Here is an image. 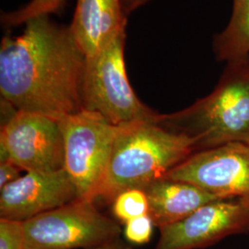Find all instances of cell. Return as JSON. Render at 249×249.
Returning a JSON list of instances; mask_svg holds the SVG:
<instances>
[{"instance_id": "cell-15", "label": "cell", "mask_w": 249, "mask_h": 249, "mask_svg": "<svg viewBox=\"0 0 249 249\" xmlns=\"http://www.w3.org/2000/svg\"><path fill=\"white\" fill-rule=\"evenodd\" d=\"M65 0H32L26 6L1 15V22L7 27L25 24L27 20L40 15H50L62 8Z\"/></svg>"}, {"instance_id": "cell-2", "label": "cell", "mask_w": 249, "mask_h": 249, "mask_svg": "<svg viewBox=\"0 0 249 249\" xmlns=\"http://www.w3.org/2000/svg\"><path fill=\"white\" fill-rule=\"evenodd\" d=\"M159 116L120 126L96 199L113 202L127 189H143L196 152L193 138L162 125Z\"/></svg>"}, {"instance_id": "cell-16", "label": "cell", "mask_w": 249, "mask_h": 249, "mask_svg": "<svg viewBox=\"0 0 249 249\" xmlns=\"http://www.w3.org/2000/svg\"><path fill=\"white\" fill-rule=\"evenodd\" d=\"M24 223L0 218V249H24Z\"/></svg>"}, {"instance_id": "cell-6", "label": "cell", "mask_w": 249, "mask_h": 249, "mask_svg": "<svg viewBox=\"0 0 249 249\" xmlns=\"http://www.w3.org/2000/svg\"><path fill=\"white\" fill-rule=\"evenodd\" d=\"M24 223V249H91L121 235L118 223L94 201L77 199Z\"/></svg>"}, {"instance_id": "cell-19", "label": "cell", "mask_w": 249, "mask_h": 249, "mask_svg": "<svg viewBox=\"0 0 249 249\" xmlns=\"http://www.w3.org/2000/svg\"><path fill=\"white\" fill-rule=\"evenodd\" d=\"M150 0H122V6L124 10V15L127 17L134 10L139 9L143 5H145Z\"/></svg>"}, {"instance_id": "cell-3", "label": "cell", "mask_w": 249, "mask_h": 249, "mask_svg": "<svg viewBox=\"0 0 249 249\" xmlns=\"http://www.w3.org/2000/svg\"><path fill=\"white\" fill-rule=\"evenodd\" d=\"M159 123L196 141V151L230 142L249 144V60L227 63L219 83L204 98Z\"/></svg>"}, {"instance_id": "cell-11", "label": "cell", "mask_w": 249, "mask_h": 249, "mask_svg": "<svg viewBox=\"0 0 249 249\" xmlns=\"http://www.w3.org/2000/svg\"><path fill=\"white\" fill-rule=\"evenodd\" d=\"M126 26L122 0H77L70 25L86 57L100 53Z\"/></svg>"}, {"instance_id": "cell-5", "label": "cell", "mask_w": 249, "mask_h": 249, "mask_svg": "<svg viewBox=\"0 0 249 249\" xmlns=\"http://www.w3.org/2000/svg\"><path fill=\"white\" fill-rule=\"evenodd\" d=\"M65 142V170L80 199L95 202L120 126L82 110L59 119Z\"/></svg>"}, {"instance_id": "cell-17", "label": "cell", "mask_w": 249, "mask_h": 249, "mask_svg": "<svg viewBox=\"0 0 249 249\" xmlns=\"http://www.w3.org/2000/svg\"><path fill=\"white\" fill-rule=\"evenodd\" d=\"M124 224V235L125 239L136 245L148 243L151 239L153 226H155L149 214L135 218Z\"/></svg>"}, {"instance_id": "cell-10", "label": "cell", "mask_w": 249, "mask_h": 249, "mask_svg": "<svg viewBox=\"0 0 249 249\" xmlns=\"http://www.w3.org/2000/svg\"><path fill=\"white\" fill-rule=\"evenodd\" d=\"M79 198L66 170L29 172L1 189L0 218L25 222Z\"/></svg>"}, {"instance_id": "cell-9", "label": "cell", "mask_w": 249, "mask_h": 249, "mask_svg": "<svg viewBox=\"0 0 249 249\" xmlns=\"http://www.w3.org/2000/svg\"><path fill=\"white\" fill-rule=\"evenodd\" d=\"M154 249H199L249 231V207L236 199L205 205L185 219L164 225Z\"/></svg>"}, {"instance_id": "cell-13", "label": "cell", "mask_w": 249, "mask_h": 249, "mask_svg": "<svg viewBox=\"0 0 249 249\" xmlns=\"http://www.w3.org/2000/svg\"><path fill=\"white\" fill-rule=\"evenodd\" d=\"M213 51L219 61L249 60V0H232L231 18L214 37Z\"/></svg>"}, {"instance_id": "cell-4", "label": "cell", "mask_w": 249, "mask_h": 249, "mask_svg": "<svg viewBox=\"0 0 249 249\" xmlns=\"http://www.w3.org/2000/svg\"><path fill=\"white\" fill-rule=\"evenodd\" d=\"M125 29L100 52L86 57L82 79L83 110L123 126L155 120L160 114L144 105L134 92L124 64Z\"/></svg>"}, {"instance_id": "cell-12", "label": "cell", "mask_w": 249, "mask_h": 249, "mask_svg": "<svg viewBox=\"0 0 249 249\" xmlns=\"http://www.w3.org/2000/svg\"><path fill=\"white\" fill-rule=\"evenodd\" d=\"M149 215L155 226L177 223L195 213L199 208L224 198L193 184L160 178L143 188Z\"/></svg>"}, {"instance_id": "cell-8", "label": "cell", "mask_w": 249, "mask_h": 249, "mask_svg": "<svg viewBox=\"0 0 249 249\" xmlns=\"http://www.w3.org/2000/svg\"><path fill=\"white\" fill-rule=\"evenodd\" d=\"M249 207V144L230 142L196 151L164 177Z\"/></svg>"}, {"instance_id": "cell-18", "label": "cell", "mask_w": 249, "mask_h": 249, "mask_svg": "<svg viewBox=\"0 0 249 249\" xmlns=\"http://www.w3.org/2000/svg\"><path fill=\"white\" fill-rule=\"evenodd\" d=\"M20 169L11 161L0 162V189L20 178Z\"/></svg>"}, {"instance_id": "cell-7", "label": "cell", "mask_w": 249, "mask_h": 249, "mask_svg": "<svg viewBox=\"0 0 249 249\" xmlns=\"http://www.w3.org/2000/svg\"><path fill=\"white\" fill-rule=\"evenodd\" d=\"M8 117L1 124L0 162L23 171L53 173L65 169V142L58 119L19 111L1 100Z\"/></svg>"}, {"instance_id": "cell-20", "label": "cell", "mask_w": 249, "mask_h": 249, "mask_svg": "<svg viewBox=\"0 0 249 249\" xmlns=\"http://www.w3.org/2000/svg\"><path fill=\"white\" fill-rule=\"evenodd\" d=\"M91 249H132L129 245L124 243L120 237L116 240L111 241L107 244H104L100 247Z\"/></svg>"}, {"instance_id": "cell-14", "label": "cell", "mask_w": 249, "mask_h": 249, "mask_svg": "<svg viewBox=\"0 0 249 249\" xmlns=\"http://www.w3.org/2000/svg\"><path fill=\"white\" fill-rule=\"evenodd\" d=\"M112 211L116 219L126 223L135 218L149 214L148 198L143 189H127L116 196Z\"/></svg>"}, {"instance_id": "cell-1", "label": "cell", "mask_w": 249, "mask_h": 249, "mask_svg": "<svg viewBox=\"0 0 249 249\" xmlns=\"http://www.w3.org/2000/svg\"><path fill=\"white\" fill-rule=\"evenodd\" d=\"M85 63L70 26L49 15L30 18L20 36L1 41V100L16 110L58 120L76 114L83 110Z\"/></svg>"}]
</instances>
